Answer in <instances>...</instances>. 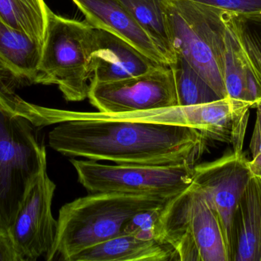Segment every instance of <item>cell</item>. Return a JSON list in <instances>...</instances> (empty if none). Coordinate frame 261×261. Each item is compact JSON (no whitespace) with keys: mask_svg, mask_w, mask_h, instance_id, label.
<instances>
[{"mask_svg":"<svg viewBox=\"0 0 261 261\" xmlns=\"http://www.w3.org/2000/svg\"><path fill=\"white\" fill-rule=\"evenodd\" d=\"M95 41L96 29L86 20L64 18L48 8L37 84H55L67 101L87 99Z\"/></svg>","mask_w":261,"mask_h":261,"instance_id":"obj_3","label":"cell"},{"mask_svg":"<svg viewBox=\"0 0 261 261\" xmlns=\"http://www.w3.org/2000/svg\"><path fill=\"white\" fill-rule=\"evenodd\" d=\"M143 30L150 37L169 66L176 62L163 0H119Z\"/></svg>","mask_w":261,"mask_h":261,"instance_id":"obj_17","label":"cell"},{"mask_svg":"<svg viewBox=\"0 0 261 261\" xmlns=\"http://www.w3.org/2000/svg\"><path fill=\"white\" fill-rule=\"evenodd\" d=\"M80 183L89 192L171 198L188 188L195 165H108L97 161L70 159Z\"/></svg>","mask_w":261,"mask_h":261,"instance_id":"obj_6","label":"cell"},{"mask_svg":"<svg viewBox=\"0 0 261 261\" xmlns=\"http://www.w3.org/2000/svg\"><path fill=\"white\" fill-rule=\"evenodd\" d=\"M230 261H261V178L253 176L233 218Z\"/></svg>","mask_w":261,"mask_h":261,"instance_id":"obj_14","label":"cell"},{"mask_svg":"<svg viewBox=\"0 0 261 261\" xmlns=\"http://www.w3.org/2000/svg\"><path fill=\"white\" fill-rule=\"evenodd\" d=\"M164 205L132 216L123 225L121 235L132 236L141 240H159L158 224Z\"/></svg>","mask_w":261,"mask_h":261,"instance_id":"obj_20","label":"cell"},{"mask_svg":"<svg viewBox=\"0 0 261 261\" xmlns=\"http://www.w3.org/2000/svg\"><path fill=\"white\" fill-rule=\"evenodd\" d=\"M72 1L90 26L122 38L155 62L169 66L168 61L154 41L119 0Z\"/></svg>","mask_w":261,"mask_h":261,"instance_id":"obj_11","label":"cell"},{"mask_svg":"<svg viewBox=\"0 0 261 261\" xmlns=\"http://www.w3.org/2000/svg\"><path fill=\"white\" fill-rule=\"evenodd\" d=\"M170 198L118 193H96L63 205L56 238L46 260L57 255L66 261L92 247L122 234L134 215L161 206Z\"/></svg>","mask_w":261,"mask_h":261,"instance_id":"obj_2","label":"cell"},{"mask_svg":"<svg viewBox=\"0 0 261 261\" xmlns=\"http://www.w3.org/2000/svg\"><path fill=\"white\" fill-rule=\"evenodd\" d=\"M257 117L250 143L251 160L249 165L253 176L261 178V101L256 105Z\"/></svg>","mask_w":261,"mask_h":261,"instance_id":"obj_22","label":"cell"},{"mask_svg":"<svg viewBox=\"0 0 261 261\" xmlns=\"http://www.w3.org/2000/svg\"><path fill=\"white\" fill-rule=\"evenodd\" d=\"M234 14L219 9L213 46L222 72L227 97L246 101L245 65L234 29Z\"/></svg>","mask_w":261,"mask_h":261,"instance_id":"obj_15","label":"cell"},{"mask_svg":"<svg viewBox=\"0 0 261 261\" xmlns=\"http://www.w3.org/2000/svg\"><path fill=\"white\" fill-rule=\"evenodd\" d=\"M87 98L98 111L107 113L178 106L173 72L165 64L132 78L110 82H91Z\"/></svg>","mask_w":261,"mask_h":261,"instance_id":"obj_8","label":"cell"},{"mask_svg":"<svg viewBox=\"0 0 261 261\" xmlns=\"http://www.w3.org/2000/svg\"><path fill=\"white\" fill-rule=\"evenodd\" d=\"M176 56L182 57L221 98L226 90L213 46L219 9L189 0H163Z\"/></svg>","mask_w":261,"mask_h":261,"instance_id":"obj_7","label":"cell"},{"mask_svg":"<svg viewBox=\"0 0 261 261\" xmlns=\"http://www.w3.org/2000/svg\"><path fill=\"white\" fill-rule=\"evenodd\" d=\"M35 125L0 103V228L9 229L31 183L47 165Z\"/></svg>","mask_w":261,"mask_h":261,"instance_id":"obj_5","label":"cell"},{"mask_svg":"<svg viewBox=\"0 0 261 261\" xmlns=\"http://www.w3.org/2000/svg\"><path fill=\"white\" fill-rule=\"evenodd\" d=\"M0 261H22L9 230L0 228Z\"/></svg>","mask_w":261,"mask_h":261,"instance_id":"obj_23","label":"cell"},{"mask_svg":"<svg viewBox=\"0 0 261 261\" xmlns=\"http://www.w3.org/2000/svg\"><path fill=\"white\" fill-rule=\"evenodd\" d=\"M208 140L190 127L112 119L64 121L48 134L61 154L119 165H196Z\"/></svg>","mask_w":261,"mask_h":261,"instance_id":"obj_1","label":"cell"},{"mask_svg":"<svg viewBox=\"0 0 261 261\" xmlns=\"http://www.w3.org/2000/svg\"><path fill=\"white\" fill-rule=\"evenodd\" d=\"M55 189L46 165L31 183L8 229L22 261L46 256L53 247L58 228L51 211Z\"/></svg>","mask_w":261,"mask_h":261,"instance_id":"obj_9","label":"cell"},{"mask_svg":"<svg viewBox=\"0 0 261 261\" xmlns=\"http://www.w3.org/2000/svg\"><path fill=\"white\" fill-rule=\"evenodd\" d=\"M43 44L0 21V78L11 90L37 84Z\"/></svg>","mask_w":261,"mask_h":261,"instance_id":"obj_13","label":"cell"},{"mask_svg":"<svg viewBox=\"0 0 261 261\" xmlns=\"http://www.w3.org/2000/svg\"><path fill=\"white\" fill-rule=\"evenodd\" d=\"M160 64L122 38L96 29L91 82H110L132 78Z\"/></svg>","mask_w":261,"mask_h":261,"instance_id":"obj_12","label":"cell"},{"mask_svg":"<svg viewBox=\"0 0 261 261\" xmlns=\"http://www.w3.org/2000/svg\"><path fill=\"white\" fill-rule=\"evenodd\" d=\"M174 251L156 239L119 235L79 253L70 261H173Z\"/></svg>","mask_w":261,"mask_h":261,"instance_id":"obj_16","label":"cell"},{"mask_svg":"<svg viewBox=\"0 0 261 261\" xmlns=\"http://www.w3.org/2000/svg\"><path fill=\"white\" fill-rule=\"evenodd\" d=\"M47 10L44 0H0V21L44 43Z\"/></svg>","mask_w":261,"mask_h":261,"instance_id":"obj_18","label":"cell"},{"mask_svg":"<svg viewBox=\"0 0 261 261\" xmlns=\"http://www.w3.org/2000/svg\"><path fill=\"white\" fill-rule=\"evenodd\" d=\"M238 15L247 22L261 24V0H189Z\"/></svg>","mask_w":261,"mask_h":261,"instance_id":"obj_21","label":"cell"},{"mask_svg":"<svg viewBox=\"0 0 261 261\" xmlns=\"http://www.w3.org/2000/svg\"><path fill=\"white\" fill-rule=\"evenodd\" d=\"M243 152L232 150L211 162L196 164L193 183L216 211L223 230L230 261L233 218L244 190L253 174Z\"/></svg>","mask_w":261,"mask_h":261,"instance_id":"obj_10","label":"cell"},{"mask_svg":"<svg viewBox=\"0 0 261 261\" xmlns=\"http://www.w3.org/2000/svg\"><path fill=\"white\" fill-rule=\"evenodd\" d=\"M173 72L178 106L206 104L222 99L196 70L180 56L170 65Z\"/></svg>","mask_w":261,"mask_h":261,"instance_id":"obj_19","label":"cell"},{"mask_svg":"<svg viewBox=\"0 0 261 261\" xmlns=\"http://www.w3.org/2000/svg\"><path fill=\"white\" fill-rule=\"evenodd\" d=\"M159 240L177 261H229L228 246L216 211L196 184L170 198L158 224Z\"/></svg>","mask_w":261,"mask_h":261,"instance_id":"obj_4","label":"cell"}]
</instances>
